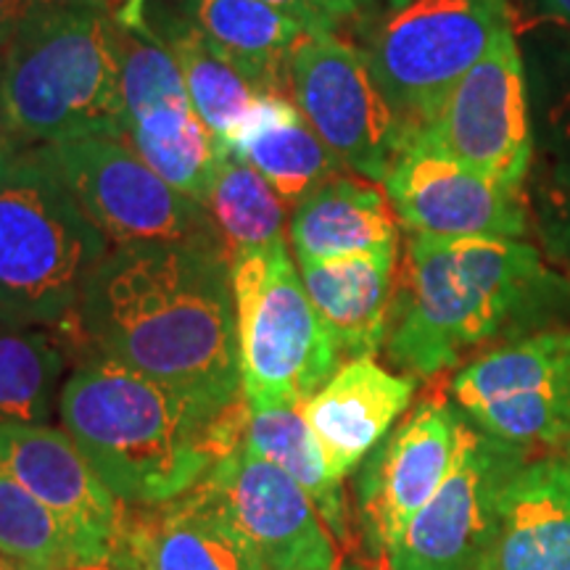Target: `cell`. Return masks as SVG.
<instances>
[{
	"label": "cell",
	"instance_id": "cell-30",
	"mask_svg": "<svg viewBox=\"0 0 570 570\" xmlns=\"http://www.w3.org/2000/svg\"><path fill=\"white\" fill-rule=\"evenodd\" d=\"M262 3L294 17L306 32H338L341 27L365 19L370 0H262Z\"/></svg>",
	"mask_w": 570,
	"mask_h": 570
},
{
	"label": "cell",
	"instance_id": "cell-19",
	"mask_svg": "<svg viewBox=\"0 0 570 570\" xmlns=\"http://www.w3.org/2000/svg\"><path fill=\"white\" fill-rule=\"evenodd\" d=\"M489 570H570V468L566 458L525 460L499 508Z\"/></svg>",
	"mask_w": 570,
	"mask_h": 570
},
{
	"label": "cell",
	"instance_id": "cell-34",
	"mask_svg": "<svg viewBox=\"0 0 570 570\" xmlns=\"http://www.w3.org/2000/svg\"><path fill=\"white\" fill-rule=\"evenodd\" d=\"M53 570H138L132 568L130 562L119 554H109V558H98V560H80V562H71V566L63 568H53Z\"/></svg>",
	"mask_w": 570,
	"mask_h": 570
},
{
	"label": "cell",
	"instance_id": "cell-9",
	"mask_svg": "<svg viewBox=\"0 0 570 570\" xmlns=\"http://www.w3.org/2000/svg\"><path fill=\"white\" fill-rule=\"evenodd\" d=\"M525 449L462 420L454 465L391 547L386 570H489L499 508Z\"/></svg>",
	"mask_w": 570,
	"mask_h": 570
},
{
	"label": "cell",
	"instance_id": "cell-38",
	"mask_svg": "<svg viewBox=\"0 0 570 570\" xmlns=\"http://www.w3.org/2000/svg\"><path fill=\"white\" fill-rule=\"evenodd\" d=\"M0 570H38V568H30V566H21L17 560H9L0 554Z\"/></svg>",
	"mask_w": 570,
	"mask_h": 570
},
{
	"label": "cell",
	"instance_id": "cell-12",
	"mask_svg": "<svg viewBox=\"0 0 570 570\" xmlns=\"http://www.w3.org/2000/svg\"><path fill=\"white\" fill-rule=\"evenodd\" d=\"M423 142L470 169L510 185H523L533 159L523 61L512 24L502 27L483 59L462 77Z\"/></svg>",
	"mask_w": 570,
	"mask_h": 570
},
{
	"label": "cell",
	"instance_id": "cell-13",
	"mask_svg": "<svg viewBox=\"0 0 570 570\" xmlns=\"http://www.w3.org/2000/svg\"><path fill=\"white\" fill-rule=\"evenodd\" d=\"M462 420L441 394L420 399L356 468V515L375 560L386 562L410 520L444 483L458 458Z\"/></svg>",
	"mask_w": 570,
	"mask_h": 570
},
{
	"label": "cell",
	"instance_id": "cell-37",
	"mask_svg": "<svg viewBox=\"0 0 570 570\" xmlns=\"http://www.w3.org/2000/svg\"><path fill=\"white\" fill-rule=\"evenodd\" d=\"M562 225H560V233L566 235V240H568V248H570V196H568V204L562 206Z\"/></svg>",
	"mask_w": 570,
	"mask_h": 570
},
{
	"label": "cell",
	"instance_id": "cell-26",
	"mask_svg": "<svg viewBox=\"0 0 570 570\" xmlns=\"http://www.w3.org/2000/svg\"><path fill=\"white\" fill-rule=\"evenodd\" d=\"M244 446L259 454L262 460L273 462L288 473L323 515L327 531L341 544L352 541V518H348L344 479H338L327 465L323 446L298 407H273L252 410L248 407Z\"/></svg>",
	"mask_w": 570,
	"mask_h": 570
},
{
	"label": "cell",
	"instance_id": "cell-36",
	"mask_svg": "<svg viewBox=\"0 0 570 570\" xmlns=\"http://www.w3.org/2000/svg\"><path fill=\"white\" fill-rule=\"evenodd\" d=\"M544 17L558 19L562 24H570V0H533Z\"/></svg>",
	"mask_w": 570,
	"mask_h": 570
},
{
	"label": "cell",
	"instance_id": "cell-10",
	"mask_svg": "<svg viewBox=\"0 0 570 570\" xmlns=\"http://www.w3.org/2000/svg\"><path fill=\"white\" fill-rule=\"evenodd\" d=\"M288 77L296 109L344 169L386 180L402 140L365 51L338 32H304L291 51Z\"/></svg>",
	"mask_w": 570,
	"mask_h": 570
},
{
	"label": "cell",
	"instance_id": "cell-22",
	"mask_svg": "<svg viewBox=\"0 0 570 570\" xmlns=\"http://www.w3.org/2000/svg\"><path fill=\"white\" fill-rule=\"evenodd\" d=\"M114 46L127 114L125 140L135 151L146 154L173 142L202 122L180 67L146 24L140 30H127L114 17Z\"/></svg>",
	"mask_w": 570,
	"mask_h": 570
},
{
	"label": "cell",
	"instance_id": "cell-16",
	"mask_svg": "<svg viewBox=\"0 0 570 570\" xmlns=\"http://www.w3.org/2000/svg\"><path fill=\"white\" fill-rule=\"evenodd\" d=\"M0 465L82 541L92 560L114 554L127 504L106 487L63 428L0 425Z\"/></svg>",
	"mask_w": 570,
	"mask_h": 570
},
{
	"label": "cell",
	"instance_id": "cell-28",
	"mask_svg": "<svg viewBox=\"0 0 570 570\" xmlns=\"http://www.w3.org/2000/svg\"><path fill=\"white\" fill-rule=\"evenodd\" d=\"M204 206L223 235L230 259L285 240L288 202L252 164L235 154H225V159L219 161Z\"/></svg>",
	"mask_w": 570,
	"mask_h": 570
},
{
	"label": "cell",
	"instance_id": "cell-14",
	"mask_svg": "<svg viewBox=\"0 0 570 570\" xmlns=\"http://www.w3.org/2000/svg\"><path fill=\"white\" fill-rule=\"evenodd\" d=\"M244 533L267 570H336V539L309 494L240 444L198 483Z\"/></svg>",
	"mask_w": 570,
	"mask_h": 570
},
{
	"label": "cell",
	"instance_id": "cell-24",
	"mask_svg": "<svg viewBox=\"0 0 570 570\" xmlns=\"http://www.w3.org/2000/svg\"><path fill=\"white\" fill-rule=\"evenodd\" d=\"M185 17L223 59L262 92L288 98L291 51L304 24L262 0H183Z\"/></svg>",
	"mask_w": 570,
	"mask_h": 570
},
{
	"label": "cell",
	"instance_id": "cell-1",
	"mask_svg": "<svg viewBox=\"0 0 570 570\" xmlns=\"http://www.w3.org/2000/svg\"><path fill=\"white\" fill-rule=\"evenodd\" d=\"M59 333L80 341L85 354L161 383L209 417L244 399L233 269L219 233L114 246Z\"/></svg>",
	"mask_w": 570,
	"mask_h": 570
},
{
	"label": "cell",
	"instance_id": "cell-5",
	"mask_svg": "<svg viewBox=\"0 0 570 570\" xmlns=\"http://www.w3.org/2000/svg\"><path fill=\"white\" fill-rule=\"evenodd\" d=\"M109 252L51 146L19 148L0 169V325H67Z\"/></svg>",
	"mask_w": 570,
	"mask_h": 570
},
{
	"label": "cell",
	"instance_id": "cell-32",
	"mask_svg": "<svg viewBox=\"0 0 570 570\" xmlns=\"http://www.w3.org/2000/svg\"><path fill=\"white\" fill-rule=\"evenodd\" d=\"M51 0H0V51L21 32V27Z\"/></svg>",
	"mask_w": 570,
	"mask_h": 570
},
{
	"label": "cell",
	"instance_id": "cell-21",
	"mask_svg": "<svg viewBox=\"0 0 570 570\" xmlns=\"http://www.w3.org/2000/svg\"><path fill=\"white\" fill-rule=\"evenodd\" d=\"M291 244L298 265L396 248L399 227L386 188L341 173L294 206Z\"/></svg>",
	"mask_w": 570,
	"mask_h": 570
},
{
	"label": "cell",
	"instance_id": "cell-25",
	"mask_svg": "<svg viewBox=\"0 0 570 570\" xmlns=\"http://www.w3.org/2000/svg\"><path fill=\"white\" fill-rule=\"evenodd\" d=\"M146 27L173 53L196 114L227 148V140L246 122L265 92L248 82L223 56L214 53L185 11L177 13L169 6H156V9L146 6Z\"/></svg>",
	"mask_w": 570,
	"mask_h": 570
},
{
	"label": "cell",
	"instance_id": "cell-41",
	"mask_svg": "<svg viewBox=\"0 0 570 570\" xmlns=\"http://www.w3.org/2000/svg\"><path fill=\"white\" fill-rule=\"evenodd\" d=\"M562 458H566V462H568V468H570V444L566 446V454H562Z\"/></svg>",
	"mask_w": 570,
	"mask_h": 570
},
{
	"label": "cell",
	"instance_id": "cell-11",
	"mask_svg": "<svg viewBox=\"0 0 570 570\" xmlns=\"http://www.w3.org/2000/svg\"><path fill=\"white\" fill-rule=\"evenodd\" d=\"M63 180L109 244H167L219 233L204 204L183 196L130 142L109 135L51 146Z\"/></svg>",
	"mask_w": 570,
	"mask_h": 570
},
{
	"label": "cell",
	"instance_id": "cell-3",
	"mask_svg": "<svg viewBox=\"0 0 570 570\" xmlns=\"http://www.w3.org/2000/svg\"><path fill=\"white\" fill-rule=\"evenodd\" d=\"M56 407L63 431L127 508L188 494L217 462V417L104 356H82Z\"/></svg>",
	"mask_w": 570,
	"mask_h": 570
},
{
	"label": "cell",
	"instance_id": "cell-4",
	"mask_svg": "<svg viewBox=\"0 0 570 570\" xmlns=\"http://www.w3.org/2000/svg\"><path fill=\"white\" fill-rule=\"evenodd\" d=\"M0 109L21 146L127 135L106 0H51L0 51Z\"/></svg>",
	"mask_w": 570,
	"mask_h": 570
},
{
	"label": "cell",
	"instance_id": "cell-39",
	"mask_svg": "<svg viewBox=\"0 0 570 570\" xmlns=\"http://www.w3.org/2000/svg\"><path fill=\"white\" fill-rule=\"evenodd\" d=\"M410 0H386V6L391 11H396V9H404V6H407Z\"/></svg>",
	"mask_w": 570,
	"mask_h": 570
},
{
	"label": "cell",
	"instance_id": "cell-7",
	"mask_svg": "<svg viewBox=\"0 0 570 570\" xmlns=\"http://www.w3.org/2000/svg\"><path fill=\"white\" fill-rule=\"evenodd\" d=\"M508 24V0H410L367 32L362 51L394 114L402 148L431 127Z\"/></svg>",
	"mask_w": 570,
	"mask_h": 570
},
{
	"label": "cell",
	"instance_id": "cell-23",
	"mask_svg": "<svg viewBox=\"0 0 570 570\" xmlns=\"http://www.w3.org/2000/svg\"><path fill=\"white\" fill-rule=\"evenodd\" d=\"M227 151L252 164L294 206L344 173V164L306 125L296 104L275 92L256 101L246 122L227 140Z\"/></svg>",
	"mask_w": 570,
	"mask_h": 570
},
{
	"label": "cell",
	"instance_id": "cell-35",
	"mask_svg": "<svg viewBox=\"0 0 570 570\" xmlns=\"http://www.w3.org/2000/svg\"><path fill=\"white\" fill-rule=\"evenodd\" d=\"M19 148H24V146H21V142L13 138L11 127H9V122H6V117H3V109H0V169H3L6 164L11 161V156L17 154Z\"/></svg>",
	"mask_w": 570,
	"mask_h": 570
},
{
	"label": "cell",
	"instance_id": "cell-27",
	"mask_svg": "<svg viewBox=\"0 0 570 570\" xmlns=\"http://www.w3.org/2000/svg\"><path fill=\"white\" fill-rule=\"evenodd\" d=\"M63 367L61 333L0 325V425L46 423L59 402Z\"/></svg>",
	"mask_w": 570,
	"mask_h": 570
},
{
	"label": "cell",
	"instance_id": "cell-8",
	"mask_svg": "<svg viewBox=\"0 0 570 570\" xmlns=\"http://www.w3.org/2000/svg\"><path fill=\"white\" fill-rule=\"evenodd\" d=\"M449 396L462 417L512 446L570 444V331L504 341L458 370Z\"/></svg>",
	"mask_w": 570,
	"mask_h": 570
},
{
	"label": "cell",
	"instance_id": "cell-33",
	"mask_svg": "<svg viewBox=\"0 0 570 570\" xmlns=\"http://www.w3.org/2000/svg\"><path fill=\"white\" fill-rule=\"evenodd\" d=\"M146 3L148 0H125V6H119V11H114V17L127 30H140L146 24Z\"/></svg>",
	"mask_w": 570,
	"mask_h": 570
},
{
	"label": "cell",
	"instance_id": "cell-20",
	"mask_svg": "<svg viewBox=\"0 0 570 570\" xmlns=\"http://www.w3.org/2000/svg\"><path fill=\"white\" fill-rule=\"evenodd\" d=\"M298 267L309 302L338 354L346 360H373L386 346L396 285V248L306 262Z\"/></svg>",
	"mask_w": 570,
	"mask_h": 570
},
{
	"label": "cell",
	"instance_id": "cell-40",
	"mask_svg": "<svg viewBox=\"0 0 570 570\" xmlns=\"http://www.w3.org/2000/svg\"><path fill=\"white\" fill-rule=\"evenodd\" d=\"M336 570H362V568L356 566V562H341V566H338Z\"/></svg>",
	"mask_w": 570,
	"mask_h": 570
},
{
	"label": "cell",
	"instance_id": "cell-17",
	"mask_svg": "<svg viewBox=\"0 0 570 570\" xmlns=\"http://www.w3.org/2000/svg\"><path fill=\"white\" fill-rule=\"evenodd\" d=\"M114 554L138 570H267L202 487L161 504L127 508Z\"/></svg>",
	"mask_w": 570,
	"mask_h": 570
},
{
	"label": "cell",
	"instance_id": "cell-6",
	"mask_svg": "<svg viewBox=\"0 0 570 570\" xmlns=\"http://www.w3.org/2000/svg\"><path fill=\"white\" fill-rule=\"evenodd\" d=\"M240 394L252 410L302 407L336 375L338 348L306 294L288 244L230 259Z\"/></svg>",
	"mask_w": 570,
	"mask_h": 570
},
{
	"label": "cell",
	"instance_id": "cell-29",
	"mask_svg": "<svg viewBox=\"0 0 570 570\" xmlns=\"http://www.w3.org/2000/svg\"><path fill=\"white\" fill-rule=\"evenodd\" d=\"M0 554L38 570L92 560L82 541L3 465H0Z\"/></svg>",
	"mask_w": 570,
	"mask_h": 570
},
{
	"label": "cell",
	"instance_id": "cell-15",
	"mask_svg": "<svg viewBox=\"0 0 570 570\" xmlns=\"http://www.w3.org/2000/svg\"><path fill=\"white\" fill-rule=\"evenodd\" d=\"M383 188L410 235L520 240L529 227L523 185L470 169L423 142L399 151Z\"/></svg>",
	"mask_w": 570,
	"mask_h": 570
},
{
	"label": "cell",
	"instance_id": "cell-31",
	"mask_svg": "<svg viewBox=\"0 0 570 570\" xmlns=\"http://www.w3.org/2000/svg\"><path fill=\"white\" fill-rule=\"evenodd\" d=\"M554 125V183L570 196V92L552 114Z\"/></svg>",
	"mask_w": 570,
	"mask_h": 570
},
{
	"label": "cell",
	"instance_id": "cell-2",
	"mask_svg": "<svg viewBox=\"0 0 570 570\" xmlns=\"http://www.w3.org/2000/svg\"><path fill=\"white\" fill-rule=\"evenodd\" d=\"M560 288L523 240L410 235L391 302L389 362L410 377L458 367L489 341L539 325Z\"/></svg>",
	"mask_w": 570,
	"mask_h": 570
},
{
	"label": "cell",
	"instance_id": "cell-18",
	"mask_svg": "<svg viewBox=\"0 0 570 570\" xmlns=\"http://www.w3.org/2000/svg\"><path fill=\"white\" fill-rule=\"evenodd\" d=\"M415 381L389 373L375 360H348L298 407L338 479L356 473L402 412L410 410Z\"/></svg>",
	"mask_w": 570,
	"mask_h": 570
}]
</instances>
